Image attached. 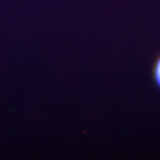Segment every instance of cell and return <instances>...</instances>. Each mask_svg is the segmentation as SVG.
Segmentation results:
<instances>
[{"label": "cell", "instance_id": "1", "mask_svg": "<svg viewBox=\"0 0 160 160\" xmlns=\"http://www.w3.org/2000/svg\"><path fill=\"white\" fill-rule=\"evenodd\" d=\"M152 78L156 87L160 91V54L156 58L152 66Z\"/></svg>", "mask_w": 160, "mask_h": 160}]
</instances>
